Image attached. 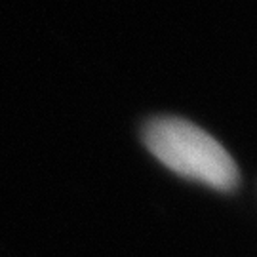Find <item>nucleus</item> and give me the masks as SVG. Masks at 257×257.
Returning <instances> with one entry per match:
<instances>
[{
	"label": "nucleus",
	"mask_w": 257,
	"mask_h": 257,
	"mask_svg": "<svg viewBox=\"0 0 257 257\" xmlns=\"http://www.w3.org/2000/svg\"><path fill=\"white\" fill-rule=\"evenodd\" d=\"M143 143L155 158L187 179L217 191H232L238 185V168L227 149L187 120H151L143 130Z\"/></svg>",
	"instance_id": "f257e3e1"
}]
</instances>
